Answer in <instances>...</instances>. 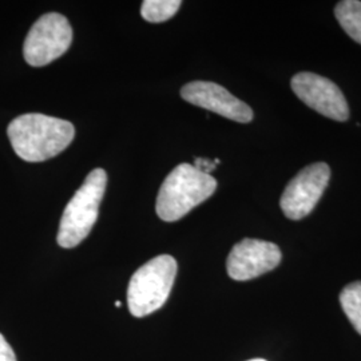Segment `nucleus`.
<instances>
[{
	"label": "nucleus",
	"mask_w": 361,
	"mask_h": 361,
	"mask_svg": "<svg viewBox=\"0 0 361 361\" xmlns=\"http://www.w3.org/2000/svg\"><path fill=\"white\" fill-rule=\"evenodd\" d=\"M331 178V169L317 162L302 169L290 180L280 200L283 213L289 219L298 221L307 217L319 204Z\"/></svg>",
	"instance_id": "obj_6"
},
{
	"label": "nucleus",
	"mask_w": 361,
	"mask_h": 361,
	"mask_svg": "<svg viewBox=\"0 0 361 361\" xmlns=\"http://www.w3.org/2000/svg\"><path fill=\"white\" fill-rule=\"evenodd\" d=\"M337 22L355 42L361 44V1L344 0L335 8Z\"/></svg>",
	"instance_id": "obj_10"
},
{
	"label": "nucleus",
	"mask_w": 361,
	"mask_h": 361,
	"mask_svg": "<svg viewBox=\"0 0 361 361\" xmlns=\"http://www.w3.org/2000/svg\"><path fill=\"white\" fill-rule=\"evenodd\" d=\"M193 166L197 170H200L201 173L210 174L217 165H216L214 161H210V159H207V158H195Z\"/></svg>",
	"instance_id": "obj_14"
},
{
	"label": "nucleus",
	"mask_w": 361,
	"mask_h": 361,
	"mask_svg": "<svg viewBox=\"0 0 361 361\" xmlns=\"http://www.w3.org/2000/svg\"><path fill=\"white\" fill-rule=\"evenodd\" d=\"M249 361H267V360H264V359H253V360H249Z\"/></svg>",
	"instance_id": "obj_16"
},
{
	"label": "nucleus",
	"mask_w": 361,
	"mask_h": 361,
	"mask_svg": "<svg viewBox=\"0 0 361 361\" xmlns=\"http://www.w3.org/2000/svg\"><path fill=\"white\" fill-rule=\"evenodd\" d=\"M180 0H145L141 15L150 23H161L173 18L180 10Z\"/></svg>",
	"instance_id": "obj_12"
},
{
	"label": "nucleus",
	"mask_w": 361,
	"mask_h": 361,
	"mask_svg": "<svg viewBox=\"0 0 361 361\" xmlns=\"http://www.w3.org/2000/svg\"><path fill=\"white\" fill-rule=\"evenodd\" d=\"M217 189V180L189 164H180L164 180L157 197L158 217L174 222L185 217Z\"/></svg>",
	"instance_id": "obj_2"
},
{
	"label": "nucleus",
	"mask_w": 361,
	"mask_h": 361,
	"mask_svg": "<svg viewBox=\"0 0 361 361\" xmlns=\"http://www.w3.org/2000/svg\"><path fill=\"white\" fill-rule=\"evenodd\" d=\"M7 134L16 155L27 162H43L70 146L75 129L65 119L31 113L15 118Z\"/></svg>",
	"instance_id": "obj_1"
},
{
	"label": "nucleus",
	"mask_w": 361,
	"mask_h": 361,
	"mask_svg": "<svg viewBox=\"0 0 361 361\" xmlns=\"http://www.w3.org/2000/svg\"><path fill=\"white\" fill-rule=\"evenodd\" d=\"M290 85L297 97L314 111L338 122L348 121V102L343 91L328 78L298 73L292 78Z\"/></svg>",
	"instance_id": "obj_7"
},
{
	"label": "nucleus",
	"mask_w": 361,
	"mask_h": 361,
	"mask_svg": "<svg viewBox=\"0 0 361 361\" xmlns=\"http://www.w3.org/2000/svg\"><path fill=\"white\" fill-rule=\"evenodd\" d=\"M106 185V171L104 169H95L74 194L66 207L59 225L58 244L62 247H75L90 234L99 214Z\"/></svg>",
	"instance_id": "obj_3"
},
{
	"label": "nucleus",
	"mask_w": 361,
	"mask_h": 361,
	"mask_svg": "<svg viewBox=\"0 0 361 361\" xmlns=\"http://www.w3.org/2000/svg\"><path fill=\"white\" fill-rule=\"evenodd\" d=\"M116 308H119V307H121V301H116Z\"/></svg>",
	"instance_id": "obj_15"
},
{
	"label": "nucleus",
	"mask_w": 361,
	"mask_h": 361,
	"mask_svg": "<svg viewBox=\"0 0 361 361\" xmlns=\"http://www.w3.org/2000/svg\"><path fill=\"white\" fill-rule=\"evenodd\" d=\"M0 361H16L13 349L1 334H0Z\"/></svg>",
	"instance_id": "obj_13"
},
{
	"label": "nucleus",
	"mask_w": 361,
	"mask_h": 361,
	"mask_svg": "<svg viewBox=\"0 0 361 361\" xmlns=\"http://www.w3.org/2000/svg\"><path fill=\"white\" fill-rule=\"evenodd\" d=\"M177 269V261L169 255H162L146 262L131 276L128 305L134 317L152 314L166 302Z\"/></svg>",
	"instance_id": "obj_4"
},
{
	"label": "nucleus",
	"mask_w": 361,
	"mask_h": 361,
	"mask_svg": "<svg viewBox=\"0 0 361 361\" xmlns=\"http://www.w3.org/2000/svg\"><path fill=\"white\" fill-rule=\"evenodd\" d=\"M340 304L356 332L361 335V281L350 283L341 290Z\"/></svg>",
	"instance_id": "obj_11"
},
{
	"label": "nucleus",
	"mask_w": 361,
	"mask_h": 361,
	"mask_svg": "<svg viewBox=\"0 0 361 361\" xmlns=\"http://www.w3.org/2000/svg\"><path fill=\"white\" fill-rule=\"evenodd\" d=\"M73 28L61 13L40 16L27 34L23 55L32 67H43L62 56L71 46Z\"/></svg>",
	"instance_id": "obj_5"
},
{
	"label": "nucleus",
	"mask_w": 361,
	"mask_h": 361,
	"mask_svg": "<svg viewBox=\"0 0 361 361\" xmlns=\"http://www.w3.org/2000/svg\"><path fill=\"white\" fill-rule=\"evenodd\" d=\"M180 97L189 104L240 123H249L253 119V110L245 102L213 82H190L180 89Z\"/></svg>",
	"instance_id": "obj_9"
},
{
	"label": "nucleus",
	"mask_w": 361,
	"mask_h": 361,
	"mask_svg": "<svg viewBox=\"0 0 361 361\" xmlns=\"http://www.w3.org/2000/svg\"><path fill=\"white\" fill-rule=\"evenodd\" d=\"M281 258V250L276 244L245 238L233 246L226 261V269L233 280L247 281L277 268Z\"/></svg>",
	"instance_id": "obj_8"
}]
</instances>
